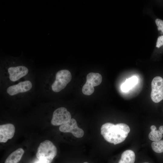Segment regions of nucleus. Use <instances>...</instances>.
Here are the masks:
<instances>
[{
	"instance_id": "10",
	"label": "nucleus",
	"mask_w": 163,
	"mask_h": 163,
	"mask_svg": "<svg viewBox=\"0 0 163 163\" xmlns=\"http://www.w3.org/2000/svg\"><path fill=\"white\" fill-rule=\"evenodd\" d=\"M102 77L99 73L90 72L86 76V83L92 87L98 86L101 83Z\"/></svg>"
},
{
	"instance_id": "6",
	"label": "nucleus",
	"mask_w": 163,
	"mask_h": 163,
	"mask_svg": "<svg viewBox=\"0 0 163 163\" xmlns=\"http://www.w3.org/2000/svg\"><path fill=\"white\" fill-rule=\"evenodd\" d=\"M59 129L62 132L70 133L78 138L82 137L84 134L83 130L78 127L76 120L73 118L67 123L60 126Z\"/></svg>"
},
{
	"instance_id": "20",
	"label": "nucleus",
	"mask_w": 163,
	"mask_h": 163,
	"mask_svg": "<svg viewBox=\"0 0 163 163\" xmlns=\"http://www.w3.org/2000/svg\"><path fill=\"white\" fill-rule=\"evenodd\" d=\"M36 163H43L41 162L39 160V161L36 162Z\"/></svg>"
},
{
	"instance_id": "8",
	"label": "nucleus",
	"mask_w": 163,
	"mask_h": 163,
	"mask_svg": "<svg viewBox=\"0 0 163 163\" xmlns=\"http://www.w3.org/2000/svg\"><path fill=\"white\" fill-rule=\"evenodd\" d=\"M10 80L15 82L26 75L28 73V69L25 66H20L11 67L8 69Z\"/></svg>"
},
{
	"instance_id": "13",
	"label": "nucleus",
	"mask_w": 163,
	"mask_h": 163,
	"mask_svg": "<svg viewBox=\"0 0 163 163\" xmlns=\"http://www.w3.org/2000/svg\"><path fill=\"white\" fill-rule=\"evenodd\" d=\"M138 79L137 77L133 76L127 79L121 85V90L124 92L129 91L138 82Z\"/></svg>"
},
{
	"instance_id": "15",
	"label": "nucleus",
	"mask_w": 163,
	"mask_h": 163,
	"mask_svg": "<svg viewBox=\"0 0 163 163\" xmlns=\"http://www.w3.org/2000/svg\"><path fill=\"white\" fill-rule=\"evenodd\" d=\"M151 147L152 150L156 153L163 152V140L152 142Z\"/></svg>"
},
{
	"instance_id": "1",
	"label": "nucleus",
	"mask_w": 163,
	"mask_h": 163,
	"mask_svg": "<svg viewBox=\"0 0 163 163\" xmlns=\"http://www.w3.org/2000/svg\"><path fill=\"white\" fill-rule=\"evenodd\" d=\"M101 131V135L106 141L115 145L125 140L130 129L129 126L124 123L114 124L107 123L102 126Z\"/></svg>"
},
{
	"instance_id": "12",
	"label": "nucleus",
	"mask_w": 163,
	"mask_h": 163,
	"mask_svg": "<svg viewBox=\"0 0 163 163\" xmlns=\"http://www.w3.org/2000/svg\"><path fill=\"white\" fill-rule=\"evenodd\" d=\"M135 160L134 152L131 150H127L122 153L118 163H134Z\"/></svg>"
},
{
	"instance_id": "21",
	"label": "nucleus",
	"mask_w": 163,
	"mask_h": 163,
	"mask_svg": "<svg viewBox=\"0 0 163 163\" xmlns=\"http://www.w3.org/2000/svg\"><path fill=\"white\" fill-rule=\"evenodd\" d=\"M88 163V162H84V163Z\"/></svg>"
},
{
	"instance_id": "18",
	"label": "nucleus",
	"mask_w": 163,
	"mask_h": 163,
	"mask_svg": "<svg viewBox=\"0 0 163 163\" xmlns=\"http://www.w3.org/2000/svg\"><path fill=\"white\" fill-rule=\"evenodd\" d=\"M163 46V35H161L158 37L156 43V46L159 48Z\"/></svg>"
},
{
	"instance_id": "11",
	"label": "nucleus",
	"mask_w": 163,
	"mask_h": 163,
	"mask_svg": "<svg viewBox=\"0 0 163 163\" xmlns=\"http://www.w3.org/2000/svg\"><path fill=\"white\" fill-rule=\"evenodd\" d=\"M24 153V151L22 148L17 149L8 156L5 163H18L21 159Z\"/></svg>"
},
{
	"instance_id": "3",
	"label": "nucleus",
	"mask_w": 163,
	"mask_h": 163,
	"mask_svg": "<svg viewBox=\"0 0 163 163\" xmlns=\"http://www.w3.org/2000/svg\"><path fill=\"white\" fill-rule=\"evenodd\" d=\"M71 72L68 70L59 71L56 75V79L51 86L52 89L55 92H58L64 89L72 79Z\"/></svg>"
},
{
	"instance_id": "22",
	"label": "nucleus",
	"mask_w": 163,
	"mask_h": 163,
	"mask_svg": "<svg viewBox=\"0 0 163 163\" xmlns=\"http://www.w3.org/2000/svg\"><path fill=\"white\" fill-rule=\"evenodd\" d=\"M147 163V162H145V163Z\"/></svg>"
},
{
	"instance_id": "4",
	"label": "nucleus",
	"mask_w": 163,
	"mask_h": 163,
	"mask_svg": "<svg viewBox=\"0 0 163 163\" xmlns=\"http://www.w3.org/2000/svg\"><path fill=\"white\" fill-rule=\"evenodd\" d=\"M152 91L151 97L152 100L156 103L163 99V79L159 76H156L151 83Z\"/></svg>"
},
{
	"instance_id": "16",
	"label": "nucleus",
	"mask_w": 163,
	"mask_h": 163,
	"mask_svg": "<svg viewBox=\"0 0 163 163\" xmlns=\"http://www.w3.org/2000/svg\"><path fill=\"white\" fill-rule=\"evenodd\" d=\"M94 90V87L91 86L86 82L82 87V91L84 94L90 95L93 93Z\"/></svg>"
},
{
	"instance_id": "7",
	"label": "nucleus",
	"mask_w": 163,
	"mask_h": 163,
	"mask_svg": "<svg viewBox=\"0 0 163 163\" xmlns=\"http://www.w3.org/2000/svg\"><path fill=\"white\" fill-rule=\"evenodd\" d=\"M32 86L31 82L26 80L9 87L7 89V92L9 95L13 96L19 93L27 92L31 89Z\"/></svg>"
},
{
	"instance_id": "2",
	"label": "nucleus",
	"mask_w": 163,
	"mask_h": 163,
	"mask_svg": "<svg viewBox=\"0 0 163 163\" xmlns=\"http://www.w3.org/2000/svg\"><path fill=\"white\" fill-rule=\"evenodd\" d=\"M57 153V149L55 145L51 141L46 140L40 144L36 157L43 163H51Z\"/></svg>"
},
{
	"instance_id": "9",
	"label": "nucleus",
	"mask_w": 163,
	"mask_h": 163,
	"mask_svg": "<svg viewBox=\"0 0 163 163\" xmlns=\"http://www.w3.org/2000/svg\"><path fill=\"white\" fill-rule=\"evenodd\" d=\"M15 127L11 123H7L0 126V142H5L13 137Z\"/></svg>"
},
{
	"instance_id": "17",
	"label": "nucleus",
	"mask_w": 163,
	"mask_h": 163,
	"mask_svg": "<svg viewBox=\"0 0 163 163\" xmlns=\"http://www.w3.org/2000/svg\"><path fill=\"white\" fill-rule=\"evenodd\" d=\"M155 23L157 27L158 31H161V34H163V20L159 18H156L155 20Z\"/></svg>"
},
{
	"instance_id": "14",
	"label": "nucleus",
	"mask_w": 163,
	"mask_h": 163,
	"mask_svg": "<svg viewBox=\"0 0 163 163\" xmlns=\"http://www.w3.org/2000/svg\"><path fill=\"white\" fill-rule=\"evenodd\" d=\"M151 130L149 135V138L150 140L153 141L160 140L163 137L162 134L160 130L156 129V127L155 125L150 126Z\"/></svg>"
},
{
	"instance_id": "5",
	"label": "nucleus",
	"mask_w": 163,
	"mask_h": 163,
	"mask_svg": "<svg viewBox=\"0 0 163 163\" xmlns=\"http://www.w3.org/2000/svg\"><path fill=\"white\" fill-rule=\"evenodd\" d=\"M71 119L70 113L66 108L60 107L54 111L51 123L54 126H61L67 123Z\"/></svg>"
},
{
	"instance_id": "19",
	"label": "nucleus",
	"mask_w": 163,
	"mask_h": 163,
	"mask_svg": "<svg viewBox=\"0 0 163 163\" xmlns=\"http://www.w3.org/2000/svg\"><path fill=\"white\" fill-rule=\"evenodd\" d=\"M159 129L160 130L162 134H163V125L161 126Z\"/></svg>"
}]
</instances>
